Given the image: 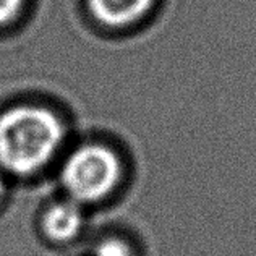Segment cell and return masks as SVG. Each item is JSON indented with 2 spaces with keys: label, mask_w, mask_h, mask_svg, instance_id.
I'll list each match as a JSON object with an SVG mask.
<instances>
[{
  "label": "cell",
  "mask_w": 256,
  "mask_h": 256,
  "mask_svg": "<svg viewBox=\"0 0 256 256\" xmlns=\"http://www.w3.org/2000/svg\"><path fill=\"white\" fill-rule=\"evenodd\" d=\"M62 117L49 107L22 104L0 114V169L30 178L60 158L66 140Z\"/></svg>",
  "instance_id": "obj_1"
},
{
  "label": "cell",
  "mask_w": 256,
  "mask_h": 256,
  "mask_svg": "<svg viewBox=\"0 0 256 256\" xmlns=\"http://www.w3.org/2000/svg\"><path fill=\"white\" fill-rule=\"evenodd\" d=\"M125 177V166L112 146L88 141L65 154L58 180L66 198L90 208L117 193Z\"/></svg>",
  "instance_id": "obj_2"
},
{
  "label": "cell",
  "mask_w": 256,
  "mask_h": 256,
  "mask_svg": "<svg viewBox=\"0 0 256 256\" xmlns=\"http://www.w3.org/2000/svg\"><path fill=\"white\" fill-rule=\"evenodd\" d=\"M39 227L52 244H72L86 228V208L66 196L56 200L44 208Z\"/></svg>",
  "instance_id": "obj_3"
},
{
  "label": "cell",
  "mask_w": 256,
  "mask_h": 256,
  "mask_svg": "<svg viewBox=\"0 0 256 256\" xmlns=\"http://www.w3.org/2000/svg\"><path fill=\"white\" fill-rule=\"evenodd\" d=\"M154 0H88L92 16L107 28H128L151 12Z\"/></svg>",
  "instance_id": "obj_4"
},
{
  "label": "cell",
  "mask_w": 256,
  "mask_h": 256,
  "mask_svg": "<svg viewBox=\"0 0 256 256\" xmlns=\"http://www.w3.org/2000/svg\"><path fill=\"white\" fill-rule=\"evenodd\" d=\"M91 256H138V253L126 237L118 234H109L94 242Z\"/></svg>",
  "instance_id": "obj_5"
},
{
  "label": "cell",
  "mask_w": 256,
  "mask_h": 256,
  "mask_svg": "<svg viewBox=\"0 0 256 256\" xmlns=\"http://www.w3.org/2000/svg\"><path fill=\"white\" fill-rule=\"evenodd\" d=\"M24 0H0V26L8 24L23 10Z\"/></svg>",
  "instance_id": "obj_6"
},
{
  "label": "cell",
  "mask_w": 256,
  "mask_h": 256,
  "mask_svg": "<svg viewBox=\"0 0 256 256\" xmlns=\"http://www.w3.org/2000/svg\"><path fill=\"white\" fill-rule=\"evenodd\" d=\"M6 194H8V175L0 169V206L5 201Z\"/></svg>",
  "instance_id": "obj_7"
}]
</instances>
